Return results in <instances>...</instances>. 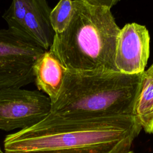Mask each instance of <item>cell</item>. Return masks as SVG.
Instances as JSON below:
<instances>
[{"label":"cell","mask_w":153,"mask_h":153,"mask_svg":"<svg viewBox=\"0 0 153 153\" xmlns=\"http://www.w3.org/2000/svg\"><path fill=\"white\" fill-rule=\"evenodd\" d=\"M142 130L134 115L87 116L50 112L36 124L8 134L5 153H102L134 139Z\"/></svg>","instance_id":"cell-1"},{"label":"cell","mask_w":153,"mask_h":153,"mask_svg":"<svg viewBox=\"0 0 153 153\" xmlns=\"http://www.w3.org/2000/svg\"><path fill=\"white\" fill-rule=\"evenodd\" d=\"M67 28L56 33L50 50L68 70L118 71L115 45L120 30L111 9L74 0Z\"/></svg>","instance_id":"cell-2"},{"label":"cell","mask_w":153,"mask_h":153,"mask_svg":"<svg viewBox=\"0 0 153 153\" xmlns=\"http://www.w3.org/2000/svg\"><path fill=\"white\" fill-rule=\"evenodd\" d=\"M142 75L67 69L51 112L87 116L133 115Z\"/></svg>","instance_id":"cell-3"},{"label":"cell","mask_w":153,"mask_h":153,"mask_svg":"<svg viewBox=\"0 0 153 153\" xmlns=\"http://www.w3.org/2000/svg\"><path fill=\"white\" fill-rule=\"evenodd\" d=\"M45 51L22 31L0 29V90L33 82V66Z\"/></svg>","instance_id":"cell-4"},{"label":"cell","mask_w":153,"mask_h":153,"mask_svg":"<svg viewBox=\"0 0 153 153\" xmlns=\"http://www.w3.org/2000/svg\"><path fill=\"white\" fill-rule=\"evenodd\" d=\"M50 99L38 90H0V129L5 131L30 127L51 112Z\"/></svg>","instance_id":"cell-5"},{"label":"cell","mask_w":153,"mask_h":153,"mask_svg":"<svg viewBox=\"0 0 153 153\" xmlns=\"http://www.w3.org/2000/svg\"><path fill=\"white\" fill-rule=\"evenodd\" d=\"M150 51V36L147 28L136 23L126 24L118 34L115 64L118 71L128 75L143 73Z\"/></svg>","instance_id":"cell-6"},{"label":"cell","mask_w":153,"mask_h":153,"mask_svg":"<svg viewBox=\"0 0 153 153\" xmlns=\"http://www.w3.org/2000/svg\"><path fill=\"white\" fill-rule=\"evenodd\" d=\"M67 69L50 51H45L33 66L34 81L39 90L50 99L51 103L57 99Z\"/></svg>","instance_id":"cell-7"},{"label":"cell","mask_w":153,"mask_h":153,"mask_svg":"<svg viewBox=\"0 0 153 153\" xmlns=\"http://www.w3.org/2000/svg\"><path fill=\"white\" fill-rule=\"evenodd\" d=\"M51 11L46 0H30L23 20L24 32L45 51L51 47L56 34L50 22Z\"/></svg>","instance_id":"cell-8"},{"label":"cell","mask_w":153,"mask_h":153,"mask_svg":"<svg viewBox=\"0 0 153 153\" xmlns=\"http://www.w3.org/2000/svg\"><path fill=\"white\" fill-rule=\"evenodd\" d=\"M133 115L145 132L153 133V62L142 73Z\"/></svg>","instance_id":"cell-9"},{"label":"cell","mask_w":153,"mask_h":153,"mask_svg":"<svg viewBox=\"0 0 153 153\" xmlns=\"http://www.w3.org/2000/svg\"><path fill=\"white\" fill-rule=\"evenodd\" d=\"M74 4L72 0H60L51 10L50 19L56 33L63 32L69 25L72 17Z\"/></svg>","instance_id":"cell-10"},{"label":"cell","mask_w":153,"mask_h":153,"mask_svg":"<svg viewBox=\"0 0 153 153\" xmlns=\"http://www.w3.org/2000/svg\"><path fill=\"white\" fill-rule=\"evenodd\" d=\"M30 0H12L8 10L3 15L8 28L15 29L23 32V20Z\"/></svg>","instance_id":"cell-11"},{"label":"cell","mask_w":153,"mask_h":153,"mask_svg":"<svg viewBox=\"0 0 153 153\" xmlns=\"http://www.w3.org/2000/svg\"><path fill=\"white\" fill-rule=\"evenodd\" d=\"M86 4L94 7H105L111 9L121 0H82Z\"/></svg>","instance_id":"cell-12"},{"label":"cell","mask_w":153,"mask_h":153,"mask_svg":"<svg viewBox=\"0 0 153 153\" xmlns=\"http://www.w3.org/2000/svg\"><path fill=\"white\" fill-rule=\"evenodd\" d=\"M0 153H5V152H4V151H2V149H1V146H0Z\"/></svg>","instance_id":"cell-13"},{"label":"cell","mask_w":153,"mask_h":153,"mask_svg":"<svg viewBox=\"0 0 153 153\" xmlns=\"http://www.w3.org/2000/svg\"><path fill=\"white\" fill-rule=\"evenodd\" d=\"M126 153H134V152L132 151H131V150H130V151H128V152H126Z\"/></svg>","instance_id":"cell-14"}]
</instances>
